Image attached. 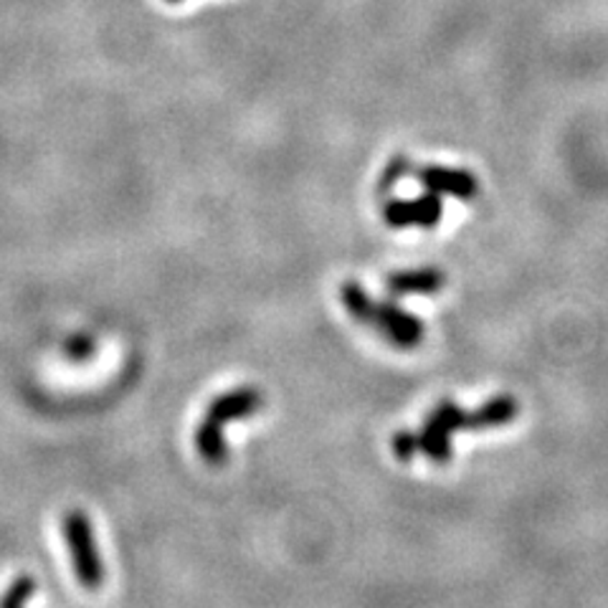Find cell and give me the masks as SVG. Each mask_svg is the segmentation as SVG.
<instances>
[{
	"label": "cell",
	"mask_w": 608,
	"mask_h": 608,
	"mask_svg": "<svg viewBox=\"0 0 608 608\" xmlns=\"http://www.w3.org/2000/svg\"><path fill=\"white\" fill-rule=\"evenodd\" d=\"M419 452H423L429 460L434 462H449L452 460V434L441 427L436 419H431L423 423V431L419 436Z\"/></svg>",
	"instance_id": "ba28073f"
},
{
	"label": "cell",
	"mask_w": 608,
	"mask_h": 608,
	"mask_svg": "<svg viewBox=\"0 0 608 608\" xmlns=\"http://www.w3.org/2000/svg\"><path fill=\"white\" fill-rule=\"evenodd\" d=\"M515 416H518V401L512 396H499L493 398V401L485 404L479 411L472 413L474 421V431L477 429H497L510 423Z\"/></svg>",
	"instance_id": "52a82bcc"
},
{
	"label": "cell",
	"mask_w": 608,
	"mask_h": 608,
	"mask_svg": "<svg viewBox=\"0 0 608 608\" xmlns=\"http://www.w3.org/2000/svg\"><path fill=\"white\" fill-rule=\"evenodd\" d=\"M340 299H343L345 310L353 314L357 322L371 324L373 312H376V302H373L368 291L357 285V281H345L343 289H340Z\"/></svg>",
	"instance_id": "9c48e42d"
},
{
	"label": "cell",
	"mask_w": 608,
	"mask_h": 608,
	"mask_svg": "<svg viewBox=\"0 0 608 608\" xmlns=\"http://www.w3.org/2000/svg\"><path fill=\"white\" fill-rule=\"evenodd\" d=\"M64 535L69 543L74 571L77 578L85 583L89 590L99 588L104 583V563L99 561V551L95 545V535H91V524L85 512H69L64 520Z\"/></svg>",
	"instance_id": "7a4b0ae2"
},
{
	"label": "cell",
	"mask_w": 608,
	"mask_h": 608,
	"mask_svg": "<svg viewBox=\"0 0 608 608\" xmlns=\"http://www.w3.org/2000/svg\"><path fill=\"white\" fill-rule=\"evenodd\" d=\"M441 213H444V203L436 194H427L419 198H411V201H388L383 206V219L388 221V226L394 229H408V226H421V229H434L441 221Z\"/></svg>",
	"instance_id": "3957f363"
},
{
	"label": "cell",
	"mask_w": 608,
	"mask_h": 608,
	"mask_svg": "<svg viewBox=\"0 0 608 608\" xmlns=\"http://www.w3.org/2000/svg\"><path fill=\"white\" fill-rule=\"evenodd\" d=\"M441 287H444V274L434 269V266L398 272L388 279V289L394 291V295H434Z\"/></svg>",
	"instance_id": "8992f818"
},
{
	"label": "cell",
	"mask_w": 608,
	"mask_h": 608,
	"mask_svg": "<svg viewBox=\"0 0 608 608\" xmlns=\"http://www.w3.org/2000/svg\"><path fill=\"white\" fill-rule=\"evenodd\" d=\"M31 594H33V581L31 578H21L11 590H8L3 608H23V604L29 601Z\"/></svg>",
	"instance_id": "7c38bea8"
},
{
	"label": "cell",
	"mask_w": 608,
	"mask_h": 608,
	"mask_svg": "<svg viewBox=\"0 0 608 608\" xmlns=\"http://www.w3.org/2000/svg\"><path fill=\"white\" fill-rule=\"evenodd\" d=\"M371 328L380 330L390 343L398 347H416L423 340V324L416 314L401 310V307L376 302V312H373Z\"/></svg>",
	"instance_id": "277c9868"
},
{
	"label": "cell",
	"mask_w": 608,
	"mask_h": 608,
	"mask_svg": "<svg viewBox=\"0 0 608 608\" xmlns=\"http://www.w3.org/2000/svg\"><path fill=\"white\" fill-rule=\"evenodd\" d=\"M168 3H180V0H168Z\"/></svg>",
	"instance_id": "4fadbf2b"
},
{
	"label": "cell",
	"mask_w": 608,
	"mask_h": 608,
	"mask_svg": "<svg viewBox=\"0 0 608 608\" xmlns=\"http://www.w3.org/2000/svg\"><path fill=\"white\" fill-rule=\"evenodd\" d=\"M262 408V394L256 388H236L231 394L215 398L208 408L206 419L196 431V449L208 464L226 462V441H223V429L233 419H246Z\"/></svg>",
	"instance_id": "6da1fadb"
},
{
	"label": "cell",
	"mask_w": 608,
	"mask_h": 608,
	"mask_svg": "<svg viewBox=\"0 0 608 608\" xmlns=\"http://www.w3.org/2000/svg\"><path fill=\"white\" fill-rule=\"evenodd\" d=\"M416 178H419L423 188L436 196H454L462 198V201H472L479 194V180L469 170L427 165V168L416 170Z\"/></svg>",
	"instance_id": "5b68a950"
},
{
	"label": "cell",
	"mask_w": 608,
	"mask_h": 608,
	"mask_svg": "<svg viewBox=\"0 0 608 608\" xmlns=\"http://www.w3.org/2000/svg\"><path fill=\"white\" fill-rule=\"evenodd\" d=\"M416 452H419V439L411 431H401V434H396L394 439V454L401 462H411Z\"/></svg>",
	"instance_id": "8fae6325"
},
{
	"label": "cell",
	"mask_w": 608,
	"mask_h": 608,
	"mask_svg": "<svg viewBox=\"0 0 608 608\" xmlns=\"http://www.w3.org/2000/svg\"><path fill=\"white\" fill-rule=\"evenodd\" d=\"M408 173H411V161H408V157H396V161H390L386 165V170H383V175H380L378 194H386V190L394 188L398 180L406 178Z\"/></svg>",
	"instance_id": "30bf717a"
}]
</instances>
